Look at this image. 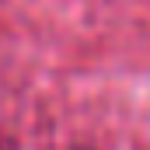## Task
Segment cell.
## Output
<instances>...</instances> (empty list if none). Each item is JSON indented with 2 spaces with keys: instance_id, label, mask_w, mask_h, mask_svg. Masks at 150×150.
Segmentation results:
<instances>
[{
  "instance_id": "cell-1",
  "label": "cell",
  "mask_w": 150,
  "mask_h": 150,
  "mask_svg": "<svg viewBox=\"0 0 150 150\" xmlns=\"http://www.w3.org/2000/svg\"><path fill=\"white\" fill-rule=\"evenodd\" d=\"M74 150H94V147H74Z\"/></svg>"
}]
</instances>
